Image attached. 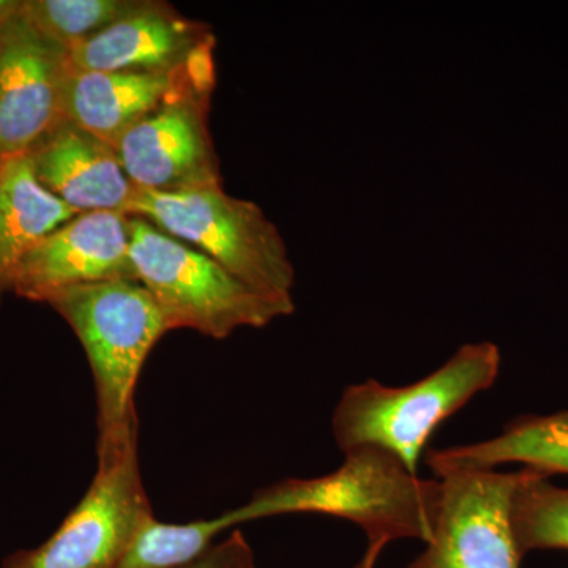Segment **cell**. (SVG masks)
<instances>
[{"mask_svg":"<svg viewBox=\"0 0 568 568\" xmlns=\"http://www.w3.org/2000/svg\"><path fill=\"white\" fill-rule=\"evenodd\" d=\"M440 504L439 478L410 473L402 459L375 446L346 452L345 463L325 476L286 478L254 493L230 510L235 528L254 519L312 514L347 519L368 544L418 538L428 544Z\"/></svg>","mask_w":568,"mask_h":568,"instance_id":"obj_1","label":"cell"},{"mask_svg":"<svg viewBox=\"0 0 568 568\" xmlns=\"http://www.w3.org/2000/svg\"><path fill=\"white\" fill-rule=\"evenodd\" d=\"M80 339L97 394V458L138 444L134 392L142 366L168 334L152 295L134 280L65 287L47 298Z\"/></svg>","mask_w":568,"mask_h":568,"instance_id":"obj_2","label":"cell"},{"mask_svg":"<svg viewBox=\"0 0 568 568\" xmlns=\"http://www.w3.org/2000/svg\"><path fill=\"white\" fill-rule=\"evenodd\" d=\"M500 351L495 343H469L424 379L405 387L365 381L343 392L332 432L343 454L375 446L390 452L418 476L426 443L437 426L496 383Z\"/></svg>","mask_w":568,"mask_h":568,"instance_id":"obj_3","label":"cell"},{"mask_svg":"<svg viewBox=\"0 0 568 568\" xmlns=\"http://www.w3.org/2000/svg\"><path fill=\"white\" fill-rule=\"evenodd\" d=\"M130 260L170 331L190 328L224 339L293 315L294 301L260 294L211 257L141 219L130 220Z\"/></svg>","mask_w":568,"mask_h":568,"instance_id":"obj_4","label":"cell"},{"mask_svg":"<svg viewBox=\"0 0 568 568\" xmlns=\"http://www.w3.org/2000/svg\"><path fill=\"white\" fill-rule=\"evenodd\" d=\"M129 215L193 246L257 293L293 301L295 272L287 246L253 201L231 196L223 186L178 193L136 189Z\"/></svg>","mask_w":568,"mask_h":568,"instance_id":"obj_5","label":"cell"},{"mask_svg":"<svg viewBox=\"0 0 568 568\" xmlns=\"http://www.w3.org/2000/svg\"><path fill=\"white\" fill-rule=\"evenodd\" d=\"M213 52L215 44L201 52L182 84L115 145L136 189L178 193L222 186L209 129L216 82Z\"/></svg>","mask_w":568,"mask_h":568,"instance_id":"obj_6","label":"cell"},{"mask_svg":"<svg viewBox=\"0 0 568 568\" xmlns=\"http://www.w3.org/2000/svg\"><path fill=\"white\" fill-rule=\"evenodd\" d=\"M152 515L134 444L100 457L91 487L59 529L39 548L10 556L2 568H115Z\"/></svg>","mask_w":568,"mask_h":568,"instance_id":"obj_7","label":"cell"},{"mask_svg":"<svg viewBox=\"0 0 568 568\" xmlns=\"http://www.w3.org/2000/svg\"><path fill=\"white\" fill-rule=\"evenodd\" d=\"M529 467L459 470L439 477L432 540L406 568H521L511 508Z\"/></svg>","mask_w":568,"mask_h":568,"instance_id":"obj_8","label":"cell"},{"mask_svg":"<svg viewBox=\"0 0 568 568\" xmlns=\"http://www.w3.org/2000/svg\"><path fill=\"white\" fill-rule=\"evenodd\" d=\"M70 50L21 10L0 20V162L28 155L63 121Z\"/></svg>","mask_w":568,"mask_h":568,"instance_id":"obj_9","label":"cell"},{"mask_svg":"<svg viewBox=\"0 0 568 568\" xmlns=\"http://www.w3.org/2000/svg\"><path fill=\"white\" fill-rule=\"evenodd\" d=\"M130 220L123 212L78 213L22 257L11 291L44 302L80 284L134 280Z\"/></svg>","mask_w":568,"mask_h":568,"instance_id":"obj_10","label":"cell"},{"mask_svg":"<svg viewBox=\"0 0 568 568\" xmlns=\"http://www.w3.org/2000/svg\"><path fill=\"white\" fill-rule=\"evenodd\" d=\"M216 43L211 26L183 17L173 6L145 0L144 7L70 50V65L82 71L173 73Z\"/></svg>","mask_w":568,"mask_h":568,"instance_id":"obj_11","label":"cell"},{"mask_svg":"<svg viewBox=\"0 0 568 568\" xmlns=\"http://www.w3.org/2000/svg\"><path fill=\"white\" fill-rule=\"evenodd\" d=\"M28 155L41 185L74 213H129L136 186L118 151L81 126L63 119Z\"/></svg>","mask_w":568,"mask_h":568,"instance_id":"obj_12","label":"cell"},{"mask_svg":"<svg viewBox=\"0 0 568 568\" xmlns=\"http://www.w3.org/2000/svg\"><path fill=\"white\" fill-rule=\"evenodd\" d=\"M203 51L173 73H112L71 67L63 92V119L115 149L123 134L182 84Z\"/></svg>","mask_w":568,"mask_h":568,"instance_id":"obj_13","label":"cell"},{"mask_svg":"<svg viewBox=\"0 0 568 568\" xmlns=\"http://www.w3.org/2000/svg\"><path fill=\"white\" fill-rule=\"evenodd\" d=\"M425 462L437 478L459 470L496 469L506 463H519L548 477L568 476V409L519 416L481 443L429 448Z\"/></svg>","mask_w":568,"mask_h":568,"instance_id":"obj_14","label":"cell"},{"mask_svg":"<svg viewBox=\"0 0 568 568\" xmlns=\"http://www.w3.org/2000/svg\"><path fill=\"white\" fill-rule=\"evenodd\" d=\"M74 215L41 185L29 155L0 163V298L22 257Z\"/></svg>","mask_w":568,"mask_h":568,"instance_id":"obj_15","label":"cell"},{"mask_svg":"<svg viewBox=\"0 0 568 568\" xmlns=\"http://www.w3.org/2000/svg\"><path fill=\"white\" fill-rule=\"evenodd\" d=\"M235 526L230 511L197 521L164 523L149 517L115 568H183L203 558L213 541Z\"/></svg>","mask_w":568,"mask_h":568,"instance_id":"obj_16","label":"cell"},{"mask_svg":"<svg viewBox=\"0 0 568 568\" xmlns=\"http://www.w3.org/2000/svg\"><path fill=\"white\" fill-rule=\"evenodd\" d=\"M515 537L523 556L530 551H568V487L530 469L511 508Z\"/></svg>","mask_w":568,"mask_h":568,"instance_id":"obj_17","label":"cell"},{"mask_svg":"<svg viewBox=\"0 0 568 568\" xmlns=\"http://www.w3.org/2000/svg\"><path fill=\"white\" fill-rule=\"evenodd\" d=\"M145 0H28L21 10L69 50L99 36L144 7Z\"/></svg>","mask_w":568,"mask_h":568,"instance_id":"obj_18","label":"cell"},{"mask_svg":"<svg viewBox=\"0 0 568 568\" xmlns=\"http://www.w3.org/2000/svg\"><path fill=\"white\" fill-rule=\"evenodd\" d=\"M183 568H257L254 552L244 532L231 530L230 536L209 549L203 558Z\"/></svg>","mask_w":568,"mask_h":568,"instance_id":"obj_19","label":"cell"},{"mask_svg":"<svg viewBox=\"0 0 568 568\" xmlns=\"http://www.w3.org/2000/svg\"><path fill=\"white\" fill-rule=\"evenodd\" d=\"M386 548V544H381V541H375V544H368V549H366L364 559L361 560L355 568H375L377 559H379L381 551Z\"/></svg>","mask_w":568,"mask_h":568,"instance_id":"obj_20","label":"cell"},{"mask_svg":"<svg viewBox=\"0 0 568 568\" xmlns=\"http://www.w3.org/2000/svg\"><path fill=\"white\" fill-rule=\"evenodd\" d=\"M18 6H20V2H6V0H0V20L13 13V11L18 9Z\"/></svg>","mask_w":568,"mask_h":568,"instance_id":"obj_21","label":"cell"},{"mask_svg":"<svg viewBox=\"0 0 568 568\" xmlns=\"http://www.w3.org/2000/svg\"><path fill=\"white\" fill-rule=\"evenodd\" d=\"M0 163H2V162H0Z\"/></svg>","mask_w":568,"mask_h":568,"instance_id":"obj_22","label":"cell"}]
</instances>
